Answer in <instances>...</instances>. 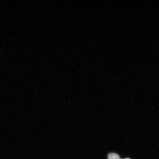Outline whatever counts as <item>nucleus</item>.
<instances>
[{
	"label": "nucleus",
	"mask_w": 159,
	"mask_h": 159,
	"mask_svg": "<svg viewBox=\"0 0 159 159\" xmlns=\"http://www.w3.org/2000/svg\"><path fill=\"white\" fill-rule=\"evenodd\" d=\"M108 159H130L129 158L121 159L118 154L115 153H110L108 155Z\"/></svg>",
	"instance_id": "obj_1"
}]
</instances>
